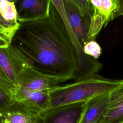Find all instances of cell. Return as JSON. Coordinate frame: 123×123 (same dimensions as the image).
I'll list each match as a JSON object with an SVG mask.
<instances>
[{
	"label": "cell",
	"mask_w": 123,
	"mask_h": 123,
	"mask_svg": "<svg viewBox=\"0 0 123 123\" xmlns=\"http://www.w3.org/2000/svg\"><path fill=\"white\" fill-rule=\"evenodd\" d=\"M63 3L69 25L83 48V46L89 41L88 32L92 13L83 15L79 8L73 2L63 0Z\"/></svg>",
	"instance_id": "7"
},
{
	"label": "cell",
	"mask_w": 123,
	"mask_h": 123,
	"mask_svg": "<svg viewBox=\"0 0 123 123\" xmlns=\"http://www.w3.org/2000/svg\"><path fill=\"white\" fill-rule=\"evenodd\" d=\"M100 123H123V84L109 93Z\"/></svg>",
	"instance_id": "10"
},
{
	"label": "cell",
	"mask_w": 123,
	"mask_h": 123,
	"mask_svg": "<svg viewBox=\"0 0 123 123\" xmlns=\"http://www.w3.org/2000/svg\"><path fill=\"white\" fill-rule=\"evenodd\" d=\"M19 26V25H14L10 24L5 21L2 18L0 13V28L14 35L16 31L18 28Z\"/></svg>",
	"instance_id": "19"
},
{
	"label": "cell",
	"mask_w": 123,
	"mask_h": 123,
	"mask_svg": "<svg viewBox=\"0 0 123 123\" xmlns=\"http://www.w3.org/2000/svg\"><path fill=\"white\" fill-rule=\"evenodd\" d=\"M89 1L93 10L105 17L107 25L116 17L117 0H89Z\"/></svg>",
	"instance_id": "13"
},
{
	"label": "cell",
	"mask_w": 123,
	"mask_h": 123,
	"mask_svg": "<svg viewBox=\"0 0 123 123\" xmlns=\"http://www.w3.org/2000/svg\"><path fill=\"white\" fill-rule=\"evenodd\" d=\"M8 1H9V2H13V3H15V2H16L18 0H6Z\"/></svg>",
	"instance_id": "22"
},
{
	"label": "cell",
	"mask_w": 123,
	"mask_h": 123,
	"mask_svg": "<svg viewBox=\"0 0 123 123\" xmlns=\"http://www.w3.org/2000/svg\"><path fill=\"white\" fill-rule=\"evenodd\" d=\"M42 113L14 100L0 110V123H43Z\"/></svg>",
	"instance_id": "4"
},
{
	"label": "cell",
	"mask_w": 123,
	"mask_h": 123,
	"mask_svg": "<svg viewBox=\"0 0 123 123\" xmlns=\"http://www.w3.org/2000/svg\"><path fill=\"white\" fill-rule=\"evenodd\" d=\"M104 25H107L105 17L97 11L93 9L88 32L89 40H95Z\"/></svg>",
	"instance_id": "14"
},
{
	"label": "cell",
	"mask_w": 123,
	"mask_h": 123,
	"mask_svg": "<svg viewBox=\"0 0 123 123\" xmlns=\"http://www.w3.org/2000/svg\"><path fill=\"white\" fill-rule=\"evenodd\" d=\"M0 30H3V31H5V30H2V29H1V28H0ZM6 32H7V31H6ZM9 33H10V32H9ZM11 34H12V33H11ZM12 35H13V34H12Z\"/></svg>",
	"instance_id": "23"
},
{
	"label": "cell",
	"mask_w": 123,
	"mask_h": 123,
	"mask_svg": "<svg viewBox=\"0 0 123 123\" xmlns=\"http://www.w3.org/2000/svg\"><path fill=\"white\" fill-rule=\"evenodd\" d=\"M0 13L3 19L8 23L19 25L15 3L6 0H0Z\"/></svg>",
	"instance_id": "15"
},
{
	"label": "cell",
	"mask_w": 123,
	"mask_h": 123,
	"mask_svg": "<svg viewBox=\"0 0 123 123\" xmlns=\"http://www.w3.org/2000/svg\"><path fill=\"white\" fill-rule=\"evenodd\" d=\"M28 65L10 45L0 47V87L13 100L20 74Z\"/></svg>",
	"instance_id": "3"
},
{
	"label": "cell",
	"mask_w": 123,
	"mask_h": 123,
	"mask_svg": "<svg viewBox=\"0 0 123 123\" xmlns=\"http://www.w3.org/2000/svg\"><path fill=\"white\" fill-rule=\"evenodd\" d=\"M13 36L9 32L0 30V47L10 46Z\"/></svg>",
	"instance_id": "18"
},
{
	"label": "cell",
	"mask_w": 123,
	"mask_h": 123,
	"mask_svg": "<svg viewBox=\"0 0 123 123\" xmlns=\"http://www.w3.org/2000/svg\"><path fill=\"white\" fill-rule=\"evenodd\" d=\"M75 4L80 10L83 15L87 13H92L93 9L89 3V0H69Z\"/></svg>",
	"instance_id": "17"
},
{
	"label": "cell",
	"mask_w": 123,
	"mask_h": 123,
	"mask_svg": "<svg viewBox=\"0 0 123 123\" xmlns=\"http://www.w3.org/2000/svg\"><path fill=\"white\" fill-rule=\"evenodd\" d=\"M10 46L32 68L44 74L69 80L78 70L75 48L52 3L47 17L19 23Z\"/></svg>",
	"instance_id": "1"
},
{
	"label": "cell",
	"mask_w": 123,
	"mask_h": 123,
	"mask_svg": "<svg viewBox=\"0 0 123 123\" xmlns=\"http://www.w3.org/2000/svg\"><path fill=\"white\" fill-rule=\"evenodd\" d=\"M51 2L60 15L71 37L76 51L79 67L85 68L90 66L93 62V59L89 56L86 55L83 52V48L76 38L68 22L63 0H51Z\"/></svg>",
	"instance_id": "12"
},
{
	"label": "cell",
	"mask_w": 123,
	"mask_h": 123,
	"mask_svg": "<svg viewBox=\"0 0 123 123\" xmlns=\"http://www.w3.org/2000/svg\"><path fill=\"white\" fill-rule=\"evenodd\" d=\"M19 23L35 21L47 17L51 0H18L15 3Z\"/></svg>",
	"instance_id": "8"
},
{
	"label": "cell",
	"mask_w": 123,
	"mask_h": 123,
	"mask_svg": "<svg viewBox=\"0 0 123 123\" xmlns=\"http://www.w3.org/2000/svg\"><path fill=\"white\" fill-rule=\"evenodd\" d=\"M67 81L62 77L40 73L28 65L20 74L19 87L37 91L50 90Z\"/></svg>",
	"instance_id": "5"
},
{
	"label": "cell",
	"mask_w": 123,
	"mask_h": 123,
	"mask_svg": "<svg viewBox=\"0 0 123 123\" xmlns=\"http://www.w3.org/2000/svg\"><path fill=\"white\" fill-rule=\"evenodd\" d=\"M120 15L123 16V0H117L116 17Z\"/></svg>",
	"instance_id": "21"
},
{
	"label": "cell",
	"mask_w": 123,
	"mask_h": 123,
	"mask_svg": "<svg viewBox=\"0 0 123 123\" xmlns=\"http://www.w3.org/2000/svg\"><path fill=\"white\" fill-rule=\"evenodd\" d=\"M50 90L37 91L19 87L15 92L14 100L43 112L50 107Z\"/></svg>",
	"instance_id": "9"
},
{
	"label": "cell",
	"mask_w": 123,
	"mask_h": 123,
	"mask_svg": "<svg viewBox=\"0 0 123 123\" xmlns=\"http://www.w3.org/2000/svg\"><path fill=\"white\" fill-rule=\"evenodd\" d=\"M14 100L0 87V110L11 103Z\"/></svg>",
	"instance_id": "20"
},
{
	"label": "cell",
	"mask_w": 123,
	"mask_h": 123,
	"mask_svg": "<svg viewBox=\"0 0 123 123\" xmlns=\"http://www.w3.org/2000/svg\"><path fill=\"white\" fill-rule=\"evenodd\" d=\"M86 102L50 108L41 114L43 123H79Z\"/></svg>",
	"instance_id": "6"
},
{
	"label": "cell",
	"mask_w": 123,
	"mask_h": 123,
	"mask_svg": "<svg viewBox=\"0 0 123 123\" xmlns=\"http://www.w3.org/2000/svg\"><path fill=\"white\" fill-rule=\"evenodd\" d=\"M83 50L85 54L91 57L95 60L98 59L102 53L100 45L95 40L87 41L83 46Z\"/></svg>",
	"instance_id": "16"
},
{
	"label": "cell",
	"mask_w": 123,
	"mask_h": 123,
	"mask_svg": "<svg viewBox=\"0 0 123 123\" xmlns=\"http://www.w3.org/2000/svg\"><path fill=\"white\" fill-rule=\"evenodd\" d=\"M109 93L98 95L86 102L79 123H100L107 106Z\"/></svg>",
	"instance_id": "11"
},
{
	"label": "cell",
	"mask_w": 123,
	"mask_h": 123,
	"mask_svg": "<svg viewBox=\"0 0 123 123\" xmlns=\"http://www.w3.org/2000/svg\"><path fill=\"white\" fill-rule=\"evenodd\" d=\"M123 84V79H111L96 74L71 84L59 85L50 91V108L86 102L96 96L110 92Z\"/></svg>",
	"instance_id": "2"
}]
</instances>
